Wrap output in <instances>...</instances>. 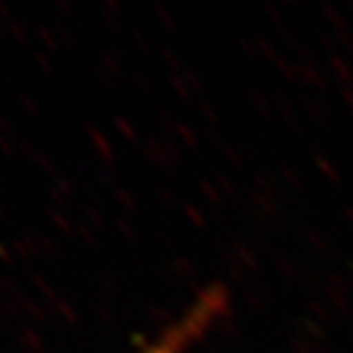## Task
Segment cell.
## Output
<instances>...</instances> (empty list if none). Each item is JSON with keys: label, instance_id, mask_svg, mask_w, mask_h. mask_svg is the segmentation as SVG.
I'll return each instance as SVG.
<instances>
[{"label": "cell", "instance_id": "obj_1", "mask_svg": "<svg viewBox=\"0 0 353 353\" xmlns=\"http://www.w3.org/2000/svg\"><path fill=\"white\" fill-rule=\"evenodd\" d=\"M225 307H228V296L217 288L209 290L194 302L192 309L179 321L170 325V330H166L141 353H190L194 345L205 339L211 325L217 323Z\"/></svg>", "mask_w": 353, "mask_h": 353}]
</instances>
